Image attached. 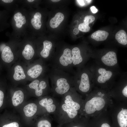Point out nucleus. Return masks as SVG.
I'll return each mask as SVG.
<instances>
[{"mask_svg":"<svg viewBox=\"0 0 127 127\" xmlns=\"http://www.w3.org/2000/svg\"><path fill=\"white\" fill-rule=\"evenodd\" d=\"M60 0H51V1H52L53 2H58V1H59Z\"/></svg>","mask_w":127,"mask_h":127,"instance_id":"c9c22d12","label":"nucleus"},{"mask_svg":"<svg viewBox=\"0 0 127 127\" xmlns=\"http://www.w3.org/2000/svg\"><path fill=\"white\" fill-rule=\"evenodd\" d=\"M49 78L47 74L32 81L29 84L28 87L30 89L34 90L36 96H40L43 94L44 91L48 89Z\"/></svg>","mask_w":127,"mask_h":127,"instance_id":"423d86ee","label":"nucleus"},{"mask_svg":"<svg viewBox=\"0 0 127 127\" xmlns=\"http://www.w3.org/2000/svg\"><path fill=\"white\" fill-rule=\"evenodd\" d=\"M64 18V15L62 13L58 12L52 18L50 22V25L52 28H57L63 21Z\"/></svg>","mask_w":127,"mask_h":127,"instance_id":"2eb2a0df","label":"nucleus"},{"mask_svg":"<svg viewBox=\"0 0 127 127\" xmlns=\"http://www.w3.org/2000/svg\"><path fill=\"white\" fill-rule=\"evenodd\" d=\"M90 9L92 12L93 13H95L97 12L98 10L94 6H92L90 8Z\"/></svg>","mask_w":127,"mask_h":127,"instance_id":"7c9ffc66","label":"nucleus"},{"mask_svg":"<svg viewBox=\"0 0 127 127\" xmlns=\"http://www.w3.org/2000/svg\"><path fill=\"white\" fill-rule=\"evenodd\" d=\"M48 66L41 59L39 58L26 65V72L28 80L32 81L47 74Z\"/></svg>","mask_w":127,"mask_h":127,"instance_id":"7ed1b4c3","label":"nucleus"},{"mask_svg":"<svg viewBox=\"0 0 127 127\" xmlns=\"http://www.w3.org/2000/svg\"><path fill=\"white\" fill-rule=\"evenodd\" d=\"M78 4L81 6H84L85 5L90 3L92 0H77Z\"/></svg>","mask_w":127,"mask_h":127,"instance_id":"cd10ccee","label":"nucleus"},{"mask_svg":"<svg viewBox=\"0 0 127 127\" xmlns=\"http://www.w3.org/2000/svg\"><path fill=\"white\" fill-rule=\"evenodd\" d=\"M95 18L93 16L91 15H87L84 17L83 22L89 24L95 20Z\"/></svg>","mask_w":127,"mask_h":127,"instance_id":"a878e982","label":"nucleus"},{"mask_svg":"<svg viewBox=\"0 0 127 127\" xmlns=\"http://www.w3.org/2000/svg\"><path fill=\"white\" fill-rule=\"evenodd\" d=\"M37 110L36 105L34 103L28 104L24 107L23 111L25 115L28 117H31L36 113Z\"/></svg>","mask_w":127,"mask_h":127,"instance_id":"a211bd4d","label":"nucleus"},{"mask_svg":"<svg viewBox=\"0 0 127 127\" xmlns=\"http://www.w3.org/2000/svg\"><path fill=\"white\" fill-rule=\"evenodd\" d=\"M1 0L5 3H10L13 1V0Z\"/></svg>","mask_w":127,"mask_h":127,"instance_id":"473e14b6","label":"nucleus"},{"mask_svg":"<svg viewBox=\"0 0 127 127\" xmlns=\"http://www.w3.org/2000/svg\"><path fill=\"white\" fill-rule=\"evenodd\" d=\"M105 104L103 99L100 97H94L86 102L85 107V110L87 114H91L96 111L102 110Z\"/></svg>","mask_w":127,"mask_h":127,"instance_id":"6e6552de","label":"nucleus"},{"mask_svg":"<svg viewBox=\"0 0 127 127\" xmlns=\"http://www.w3.org/2000/svg\"><path fill=\"white\" fill-rule=\"evenodd\" d=\"M99 75L97 78L98 82L101 83H104L109 80L112 75V72L110 71L107 70L105 69L100 68L98 70Z\"/></svg>","mask_w":127,"mask_h":127,"instance_id":"f8f14e48","label":"nucleus"},{"mask_svg":"<svg viewBox=\"0 0 127 127\" xmlns=\"http://www.w3.org/2000/svg\"><path fill=\"white\" fill-rule=\"evenodd\" d=\"M43 43L42 49L37 54V56L46 63L49 61L53 55L51 52L53 44L51 41L47 40H44Z\"/></svg>","mask_w":127,"mask_h":127,"instance_id":"1a4fd4ad","label":"nucleus"},{"mask_svg":"<svg viewBox=\"0 0 127 127\" xmlns=\"http://www.w3.org/2000/svg\"><path fill=\"white\" fill-rule=\"evenodd\" d=\"M101 127H111L109 124L107 123L103 124L101 126Z\"/></svg>","mask_w":127,"mask_h":127,"instance_id":"72a5a7b5","label":"nucleus"},{"mask_svg":"<svg viewBox=\"0 0 127 127\" xmlns=\"http://www.w3.org/2000/svg\"><path fill=\"white\" fill-rule=\"evenodd\" d=\"M90 29L89 24L84 22L80 24L78 27V29L80 31L84 32H89Z\"/></svg>","mask_w":127,"mask_h":127,"instance_id":"b1692460","label":"nucleus"},{"mask_svg":"<svg viewBox=\"0 0 127 127\" xmlns=\"http://www.w3.org/2000/svg\"><path fill=\"white\" fill-rule=\"evenodd\" d=\"M41 15L39 12L36 13L34 16V18L31 20V23L33 27L36 29H40L41 27Z\"/></svg>","mask_w":127,"mask_h":127,"instance_id":"aec40b11","label":"nucleus"},{"mask_svg":"<svg viewBox=\"0 0 127 127\" xmlns=\"http://www.w3.org/2000/svg\"><path fill=\"white\" fill-rule=\"evenodd\" d=\"M117 119L119 124L120 127L127 126V109L121 110L118 114Z\"/></svg>","mask_w":127,"mask_h":127,"instance_id":"f3484780","label":"nucleus"},{"mask_svg":"<svg viewBox=\"0 0 127 127\" xmlns=\"http://www.w3.org/2000/svg\"><path fill=\"white\" fill-rule=\"evenodd\" d=\"M122 92L123 95L126 97H127V86H126L123 89Z\"/></svg>","mask_w":127,"mask_h":127,"instance_id":"c756f323","label":"nucleus"},{"mask_svg":"<svg viewBox=\"0 0 127 127\" xmlns=\"http://www.w3.org/2000/svg\"><path fill=\"white\" fill-rule=\"evenodd\" d=\"M73 32L74 34L76 35L79 33V31L78 29L76 28L74 29Z\"/></svg>","mask_w":127,"mask_h":127,"instance_id":"2f4dec72","label":"nucleus"},{"mask_svg":"<svg viewBox=\"0 0 127 127\" xmlns=\"http://www.w3.org/2000/svg\"><path fill=\"white\" fill-rule=\"evenodd\" d=\"M65 99V104L76 110H78L80 109V105L78 103L74 101L70 95H67Z\"/></svg>","mask_w":127,"mask_h":127,"instance_id":"5701e85b","label":"nucleus"},{"mask_svg":"<svg viewBox=\"0 0 127 127\" xmlns=\"http://www.w3.org/2000/svg\"><path fill=\"white\" fill-rule=\"evenodd\" d=\"M115 38L118 42L119 44L123 45L127 44V35L124 30H121L116 33Z\"/></svg>","mask_w":127,"mask_h":127,"instance_id":"6ab92c4d","label":"nucleus"},{"mask_svg":"<svg viewBox=\"0 0 127 127\" xmlns=\"http://www.w3.org/2000/svg\"><path fill=\"white\" fill-rule=\"evenodd\" d=\"M34 0H28L27 1H28V2H33L34 1Z\"/></svg>","mask_w":127,"mask_h":127,"instance_id":"e433bc0d","label":"nucleus"},{"mask_svg":"<svg viewBox=\"0 0 127 127\" xmlns=\"http://www.w3.org/2000/svg\"><path fill=\"white\" fill-rule=\"evenodd\" d=\"M4 97V94L3 92L0 90V107L3 104Z\"/></svg>","mask_w":127,"mask_h":127,"instance_id":"c85d7f7f","label":"nucleus"},{"mask_svg":"<svg viewBox=\"0 0 127 127\" xmlns=\"http://www.w3.org/2000/svg\"><path fill=\"white\" fill-rule=\"evenodd\" d=\"M53 101L51 98L48 99L46 98H43L39 102V104L43 107L45 108L49 113L52 112L55 110L56 105L53 104Z\"/></svg>","mask_w":127,"mask_h":127,"instance_id":"ddd939ff","label":"nucleus"},{"mask_svg":"<svg viewBox=\"0 0 127 127\" xmlns=\"http://www.w3.org/2000/svg\"><path fill=\"white\" fill-rule=\"evenodd\" d=\"M3 68L2 66L0 63V75H1Z\"/></svg>","mask_w":127,"mask_h":127,"instance_id":"f704fd0d","label":"nucleus"},{"mask_svg":"<svg viewBox=\"0 0 127 127\" xmlns=\"http://www.w3.org/2000/svg\"><path fill=\"white\" fill-rule=\"evenodd\" d=\"M26 65L18 60L7 70V77L12 81L17 82L28 80L26 72Z\"/></svg>","mask_w":127,"mask_h":127,"instance_id":"20e7f679","label":"nucleus"},{"mask_svg":"<svg viewBox=\"0 0 127 127\" xmlns=\"http://www.w3.org/2000/svg\"><path fill=\"white\" fill-rule=\"evenodd\" d=\"M101 60L105 65L108 66H114L117 63L116 54L113 51H109L103 56Z\"/></svg>","mask_w":127,"mask_h":127,"instance_id":"9b49d317","label":"nucleus"},{"mask_svg":"<svg viewBox=\"0 0 127 127\" xmlns=\"http://www.w3.org/2000/svg\"><path fill=\"white\" fill-rule=\"evenodd\" d=\"M51 68L61 70L70 74L73 73L71 50L65 48L62 51L53 54L49 61Z\"/></svg>","mask_w":127,"mask_h":127,"instance_id":"f03ea898","label":"nucleus"},{"mask_svg":"<svg viewBox=\"0 0 127 127\" xmlns=\"http://www.w3.org/2000/svg\"><path fill=\"white\" fill-rule=\"evenodd\" d=\"M73 77V81L79 83V90L84 92L88 91L90 88L89 77L85 70L80 71Z\"/></svg>","mask_w":127,"mask_h":127,"instance_id":"0eeeda50","label":"nucleus"},{"mask_svg":"<svg viewBox=\"0 0 127 127\" xmlns=\"http://www.w3.org/2000/svg\"><path fill=\"white\" fill-rule=\"evenodd\" d=\"M76 127V126H74V127Z\"/></svg>","mask_w":127,"mask_h":127,"instance_id":"4c0bfd02","label":"nucleus"},{"mask_svg":"<svg viewBox=\"0 0 127 127\" xmlns=\"http://www.w3.org/2000/svg\"><path fill=\"white\" fill-rule=\"evenodd\" d=\"M51 81L53 91L59 95L67 92L73 82V77L70 74L57 69L49 68L47 73Z\"/></svg>","mask_w":127,"mask_h":127,"instance_id":"f257e3e1","label":"nucleus"},{"mask_svg":"<svg viewBox=\"0 0 127 127\" xmlns=\"http://www.w3.org/2000/svg\"><path fill=\"white\" fill-rule=\"evenodd\" d=\"M109 35V33L105 31L98 30L93 33L91 37L97 41H103L107 39Z\"/></svg>","mask_w":127,"mask_h":127,"instance_id":"dca6fc26","label":"nucleus"},{"mask_svg":"<svg viewBox=\"0 0 127 127\" xmlns=\"http://www.w3.org/2000/svg\"><path fill=\"white\" fill-rule=\"evenodd\" d=\"M18 59V56L12 52L11 47L5 44H0V63L7 70Z\"/></svg>","mask_w":127,"mask_h":127,"instance_id":"39448f33","label":"nucleus"},{"mask_svg":"<svg viewBox=\"0 0 127 127\" xmlns=\"http://www.w3.org/2000/svg\"><path fill=\"white\" fill-rule=\"evenodd\" d=\"M24 95L23 91L19 90H16L13 94L12 98V103L15 106H17L23 102Z\"/></svg>","mask_w":127,"mask_h":127,"instance_id":"4468645a","label":"nucleus"},{"mask_svg":"<svg viewBox=\"0 0 127 127\" xmlns=\"http://www.w3.org/2000/svg\"><path fill=\"white\" fill-rule=\"evenodd\" d=\"M37 127H51V124L47 120H41L38 123Z\"/></svg>","mask_w":127,"mask_h":127,"instance_id":"393cba45","label":"nucleus"},{"mask_svg":"<svg viewBox=\"0 0 127 127\" xmlns=\"http://www.w3.org/2000/svg\"><path fill=\"white\" fill-rule=\"evenodd\" d=\"M71 58L73 66L79 67L82 66L84 59L81 55L79 48L75 47L71 50Z\"/></svg>","mask_w":127,"mask_h":127,"instance_id":"9d476101","label":"nucleus"},{"mask_svg":"<svg viewBox=\"0 0 127 127\" xmlns=\"http://www.w3.org/2000/svg\"><path fill=\"white\" fill-rule=\"evenodd\" d=\"M18 123L16 122H13L3 125L2 127H19Z\"/></svg>","mask_w":127,"mask_h":127,"instance_id":"bb28decb","label":"nucleus"},{"mask_svg":"<svg viewBox=\"0 0 127 127\" xmlns=\"http://www.w3.org/2000/svg\"><path fill=\"white\" fill-rule=\"evenodd\" d=\"M62 108L63 111L67 113L68 117L71 119H73L75 118L77 115V110L65 103L62 105Z\"/></svg>","mask_w":127,"mask_h":127,"instance_id":"4be33fe9","label":"nucleus"},{"mask_svg":"<svg viewBox=\"0 0 127 127\" xmlns=\"http://www.w3.org/2000/svg\"><path fill=\"white\" fill-rule=\"evenodd\" d=\"M14 19L16 22V25L18 28L21 27L23 25L26 23V20L25 16H23L20 12H18L14 16Z\"/></svg>","mask_w":127,"mask_h":127,"instance_id":"412c9836","label":"nucleus"}]
</instances>
